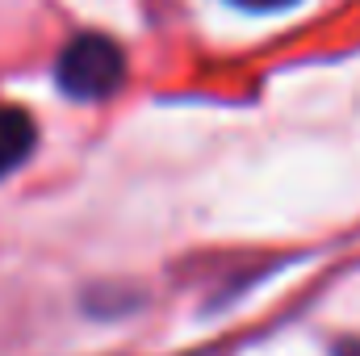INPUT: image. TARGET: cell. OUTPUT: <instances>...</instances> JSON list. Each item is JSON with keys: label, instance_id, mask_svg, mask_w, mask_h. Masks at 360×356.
<instances>
[{"label": "cell", "instance_id": "3957f363", "mask_svg": "<svg viewBox=\"0 0 360 356\" xmlns=\"http://www.w3.org/2000/svg\"><path fill=\"white\" fill-rule=\"evenodd\" d=\"M243 8H285V4H297V0H235Z\"/></svg>", "mask_w": 360, "mask_h": 356}, {"label": "cell", "instance_id": "277c9868", "mask_svg": "<svg viewBox=\"0 0 360 356\" xmlns=\"http://www.w3.org/2000/svg\"><path fill=\"white\" fill-rule=\"evenodd\" d=\"M335 356H360V340H348V344H340Z\"/></svg>", "mask_w": 360, "mask_h": 356}, {"label": "cell", "instance_id": "7a4b0ae2", "mask_svg": "<svg viewBox=\"0 0 360 356\" xmlns=\"http://www.w3.org/2000/svg\"><path fill=\"white\" fill-rule=\"evenodd\" d=\"M38 147V126L25 109L17 105H0V180L17 172Z\"/></svg>", "mask_w": 360, "mask_h": 356}, {"label": "cell", "instance_id": "6da1fadb", "mask_svg": "<svg viewBox=\"0 0 360 356\" xmlns=\"http://www.w3.org/2000/svg\"><path fill=\"white\" fill-rule=\"evenodd\" d=\"M55 80L72 101H105L126 84V51L105 34H76L55 63Z\"/></svg>", "mask_w": 360, "mask_h": 356}]
</instances>
